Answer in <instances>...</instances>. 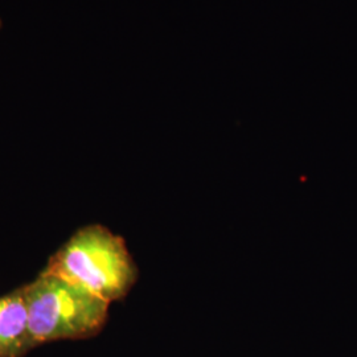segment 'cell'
<instances>
[{
  "label": "cell",
  "mask_w": 357,
  "mask_h": 357,
  "mask_svg": "<svg viewBox=\"0 0 357 357\" xmlns=\"http://www.w3.org/2000/svg\"><path fill=\"white\" fill-rule=\"evenodd\" d=\"M112 303L128 295L138 271L125 241L101 225L75 233L44 270Z\"/></svg>",
  "instance_id": "cell-1"
},
{
  "label": "cell",
  "mask_w": 357,
  "mask_h": 357,
  "mask_svg": "<svg viewBox=\"0 0 357 357\" xmlns=\"http://www.w3.org/2000/svg\"><path fill=\"white\" fill-rule=\"evenodd\" d=\"M23 293L36 345L86 339L101 331L107 319L110 303L45 271Z\"/></svg>",
  "instance_id": "cell-2"
},
{
  "label": "cell",
  "mask_w": 357,
  "mask_h": 357,
  "mask_svg": "<svg viewBox=\"0 0 357 357\" xmlns=\"http://www.w3.org/2000/svg\"><path fill=\"white\" fill-rule=\"evenodd\" d=\"M36 347L23 289L0 298V357H23Z\"/></svg>",
  "instance_id": "cell-3"
}]
</instances>
